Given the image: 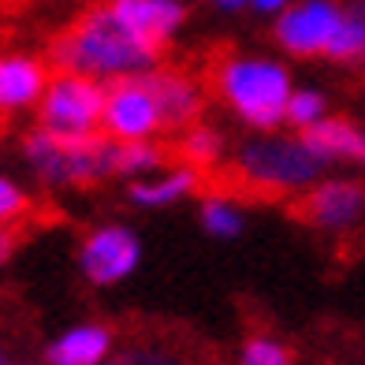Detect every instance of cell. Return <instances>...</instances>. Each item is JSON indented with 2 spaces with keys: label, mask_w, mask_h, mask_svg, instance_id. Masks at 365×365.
<instances>
[{
  "label": "cell",
  "mask_w": 365,
  "mask_h": 365,
  "mask_svg": "<svg viewBox=\"0 0 365 365\" xmlns=\"http://www.w3.org/2000/svg\"><path fill=\"white\" fill-rule=\"evenodd\" d=\"M339 26V8L331 0H306L279 15L276 41L291 56H324V48Z\"/></svg>",
  "instance_id": "8992f818"
},
{
  "label": "cell",
  "mask_w": 365,
  "mask_h": 365,
  "mask_svg": "<svg viewBox=\"0 0 365 365\" xmlns=\"http://www.w3.org/2000/svg\"><path fill=\"white\" fill-rule=\"evenodd\" d=\"M254 4H257L261 11H276V8H284V4H291V0H254Z\"/></svg>",
  "instance_id": "603a6c76"
},
{
  "label": "cell",
  "mask_w": 365,
  "mask_h": 365,
  "mask_svg": "<svg viewBox=\"0 0 365 365\" xmlns=\"http://www.w3.org/2000/svg\"><path fill=\"white\" fill-rule=\"evenodd\" d=\"M324 56L339 60V63H361L365 60V0H354L351 8L339 11V26L331 34Z\"/></svg>",
  "instance_id": "2e32d148"
},
{
  "label": "cell",
  "mask_w": 365,
  "mask_h": 365,
  "mask_svg": "<svg viewBox=\"0 0 365 365\" xmlns=\"http://www.w3.org/2000/svg\"><path fill=\"white\" fill-rule=\"evenodd\" d=\"M112 336L101 324H82L71 328L68 336H60L53 346H48V365H101L108 358Z\"/></svg>",
  "instance_id": "5bb4252c"
},
{
  "label": "cell",
  "mask_w": 365,
  "mask_h": 365,
  "mask_svg": "<svg viewBox=\"0 0 365 365\" xmlns=\"http://www.w3.org/2000/svg\"><path fill=\"white\" fill-rule=\"evenodd\" d=\"M239 365H291V351L284 343H276V339L254 336V339H246Z\"/></svg>",
  "instance_id": "d6986e66"
},
{
  "label": "cell",
  "mask_w": 365,
  "mask_h": 365,
  "mask_svg": "<svg viewBox=\"0 0 365 365\" xmlns=\"http://www.w3.org/2000/svg\"><path fill=\"white\" fill-rule=\"evenodd\" d=\"M112 8L120 11V19L135 30L142 41H149L153 48H168L172 30L182 23V4L179 0H112Z\"/></svg>",
  "instance_id": "30bf717a"
},
{
  "label": "cell",
  "mask_w": 365,
  "mask_h": 365,
  "mask_svg": "<svg viewBox=\"0 0 365 365\" xmlns=\"http://www.w3.org/2000/svg\"><path fill=\"white\" fill-rule=\"evenodd\" d=\"M361 209H365V190L358 182L336 179V182L309 187L302 197H294L287 212L298 224H309V227H351Z\"/></svg>",
  "instance_id": "52a82bcc"
},
{
  "label": "cell",
  "mask_w": 365,
  "mask_h": 365,
  "mask_svg": "<svg viewBox=\"0 0 365 365\" xmlns=\"http://www.w3.org/2000/svg\"><path fill=\"white\" fill-rule=\"evenodd\" d=\"M101 365H220V361L209 354H197L190 346V339L157 336V339H142V343L123 346L120 354L105 358Z\"/></svg>",
  "instance_id": "4fadbf2b"
},
{
  "label": "cell",
  "mask_w": 365,
  "mask_h": 365,
  "mask_svg": "<svg viewBox=\"0 0 365 365\" xmlns=\"http://www.w3.org/2000/svg\"><path fill=\"white\" fill-rule=\"evenodd\" d=\"M217 4H220V8H242L246 0H217Z\"/></svg>",
  "instance_id": "cb8c5ba5"
},
{
  "label": "cell",
  "mask_w": 365,
  "mask_h": 365,
  "mask_svg": "<svg viewBox=\"0 0 365 365\" xmlns=\"http://www.w3.org/2000/svg\"><path fill=\"white\" fill-rule=\"evenodd\" d=\"M298 142L321 160H331V157L365 160V135L351 120H343V115H336V120H313L309 127H298Z\"/></svg>",
  "instance_id": "8fae6325"
},
{
  "label": "cell",
  "mask_w": 365,
  "mask_h": 365,
  "mask_svg": "<svg viewBox=\"0 0 365 365\" xmlns=\"http://www.w3.org/2000/svg\"><path fill=\"white\" fill-rule=\"evenodd\" d=\"M324 112V101L321 93H309V90H298L287 97V108H284V120L294 123V127H309L313 120H321Z\"/></svg>",
  "instance_id": "ffe728a7"
},
{
  "label": "cell",
  "mask_w": 365,
  "mask_h": 365,
  "mask_svg": "<svg viewBox=\"0 0 365 365\" xmlns=\"http://www.w3.org/2000/svg\"><path fill=\"white\" fill-rule=\"evenodd\" d=\"M26 157L45 182L86 187L105 175H120V138L93 130V135H53L34 130L26 138Z\"/></svg>",
  "instance_id": "3957f363"
},
{
  "label": "cell",
  "mask_w": 365,
  "mask_h": 365,
  "mask_svg": "<svg viewBox=\"0 0 365 365\" xmlns=\"http://www.w3.org/2000/svg\"><path fill=\"white\" fill-rule=\"evenodd\" d=\"M15 239H19V235H15V231L4 224V227H0V264H4L8 257H11V250H15Z\"/></svg>",
  "instance_id": "7402d4cb"
},
{
  "label": "cell",
  "mask_w": 365,
  "mask_h": 365,
  "mask_svg": "<svg viewBox=\"0 0 365 365\" xmlns=\"http://www.w3.org/2000/svg\"><path fill=\"white\" fill-rule=\"evenodd\" d=\"M168 149V164H190V168H212L220 160V149H224V138L217 135L212 127L205 123H190L182 127V135L164 145Z\"/></svg>",
  "instance_id": "9a60e30c"
},
{
  "label": "cell",
  "mask_w": 365,
  "mask_h": 365,
  "mask_svg": "<svg viewBox=\"0 0 365 365\" xmlns=\"http://www.w3.org/2000/svg\"><path fill=\"white\" fill-rule=\"evenodd\" d=\"M26 212H30V197H26L19 187H15V182L0 179V227L23 220Z\"/></svg>",
  "instance_id": "44dd1931"
},
{
  "label": "cell",
  "mask_w": 365,
  "mask_h": 365,
  "mask_svg": "<svg viewBox=\"0 0 365 365\" xmlns=\"http://www.w3.org/2000/svg\"><path fill=\"white\" fill-rule=\"evenodd\" d=\"M138 264V239L127 227H101L82 246V272L93 284H115L135 272Z\"/></svg>",
  "instance_id": "9c48e42d"
},
{
  "label": "cell",
  "mask_w": 365,
  "mask_h": 365,
  "mask_svg": "<svg viewBox=\"0 0 365 365\" xmlns=\"http://www.w3.org/2000/svg\"><path fill=\"white\" fill-rule=\"evenodd\" d=\"M105 112V86L93 75L60 71L41 93V127L53 135H93Z\"/></svg>",
  "instance_id": "277c9868"
},
{
  "label": "cell",
  "mask_w": 365,
  "mask_h": 365,
  "mask_svg": "<svg viewBox=\"0 0 365 365\" xmlns=\"http://www.w3.org/2000/svg\"><path fill=\"white\" fill-rule=\"evenodd\" d=\"M101 130L112 135V138H123V142L149 138V135H157V130H164L153 93H149L145 82H142V71L112 75V82L105 86Z\"/></svg>",
  "instance_id": "5b68a950"
},
{
  "label": "cell",
  "mask_w": 365,
  "mask_h": 365,
  "mask_svg": "<svg viewBox=\"0 0 365 365\" xmlns=\"http://www.w3.org/2000/svg\"><path fill=\"white\" fill-rule=\"evenodd\" d=\"M202 82L205 90H212L220 101L235 108L246 123L261 130L284 120V108L291 97V78L279 63L239 56L227 45L209 53V60L202 63Z\"/></svg>",
  "instance_id": "7a4b0ae2"
},
{
  "label": "cell",
  "mask_w": 365,
  "mask_h": 365,
  "mask_svg": "<svg viewBox=\"0 0 365 365\" xmlns=\"http://www.w3.org/2000/svg\"><path fill=\"white\" fill-rule=\"evenodd\" d=\"M197 182H202V168H190V164H182L179 172H172L168 179H157V182H135L130 187V197H135L138 205H168L182 194H194Z\"/></svg>",
  "instance_id": "e0dca14e"
},
{
  "label": "cell",
  "mask_w": 365,
  "mask_h": 365,
  "mask_svg": "<svg viewBox=\"0 0 365 365\" xmlns=\"http://www.w3.org/2000/svg\"><path fill=\"white\" fill-rule=\"evenodd\" d=\"M142 82L153 93L164 130H182V127L197 123V115L205 108V97L190 75H182L175 68H149L142 71Z\"/></svg>",
  "instance_id": "ba28073f"
},
{
  "label": "cell",
  "mask_w": 365,
  "mask_h": 365,
  "mask_svg": "<svg viewBox=\"0 0 365 365\" xmlns=\"http://www.w3.org/2000/svg\"><path fill=\"white\" fill-rule=\"evenodd\" d=\"M0 365H4V354H0Z\"/></svg>",
  "instance_id": "d4e9b609"
},
{
  "label": "cell",
  "mask_w": 365,
  "mask_h": 365,
  "mask_svg": "<svg viewBox=\"0 0 365 365\" xmlns=\"http://www.w3.org/2000/svg\"><path fill=\"white\" fill-rule=\"evenodd\" d=\"M202 224H205L209 235H217V239H235L242 231V217L231 209V202H224V197H209L202 205Z\"/></svg>",
  "instance_id": "ac0fdd59"
},
{
  "label": "cell",
  "mask_w": 365,
  "mask_h": 365,
  "mask_svg": "<svg viewBox=\"0 0 365 365\" xmlns=\"http://www.w3.org/2000/svg\"><path fill=\"white\" fill-rule=\"evenodd\" d=\"M48 86L45 63L30 56H0V112H15L41 101Z\"/></svg>",
  "instance_id": "7c38bea8"
},
{
  "label": "cell",
  "mask_w": 365,
  "mask_h": 365,
  "mask_svg": "<svg viewBox=\"0 0 365 365\" xmlns=\"http://www.w3.org/2000/svg\"><path fill=\"white\" fill-rule=\"evenodd\" d=\"M48 56H53L60 71L112 78V75H135V71L157 68L164 53L142 41L120 19L112 0H105V4H90L63 34H56V41L48 45Z\"/></svg>",
  "instance_id": "6da1fadb"
}]
</instances>
